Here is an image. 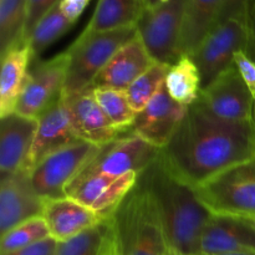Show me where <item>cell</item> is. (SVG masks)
I'll list each match as a JSON object with an SVG mask.
<instances>
[{
  "instance_id": "cell-1",
  "label": "cell",
  "mask_w": 255,
  "mask_h": 255,
  "mask_svg": "<svg viewBox=\"0 0 255 255\" xmlns=\"http://www.w3.org/2000/svg\"><path fill=\"white\" fill-rule=\"evenodd\" d=\"M167 168L197 187L224 169L255 157V124L228 121L202 102L188 107L174 136L159 151Z\"/></svg>"
},
{
  "instance_id": "cell-2",
  "label": "cell",
  "mask_w": 255,
  "mask_h": 255,
  "mask_svg": "<svg viewBox=\"0 0 255 255\" xmlns=\"http://www.w3.org/2000/svg\"><path fill=\"white\" fill-rule=\"evenodd\" d=\"M153 202L174 255H201V241L212 213L194 187L174 176L157 157L138 177Z\"/></svg>"
},
{
  "instance_id": "cell-3",
  "label": "cell",
  "mask_w": 255,
  "mask_h": 255,
  "mask_svg": "<svg viewBox=\"0 0 255 255\" xmlns=\"http://www.w3.org/2000/svg\"><path fill=\"white\" fill-rule=\"evenodd\" d=\"M111 219L119 255H174L156 207L138 182Z\"/></svg>"
},
{
  "instance_id": "cell-4",
  "label": "cell",
  "mask_w": 255,
  "mask_h": 255,
  "mask_svg": "<svg viewBox=\"0 0 255 255\" xmlns=\"http://www.w3.org/2000/svg\"><path fill=\"white\" fill-rule=\"evenodd\" d=\"M136 34V26L109 31L84 30L66 50L69 64L62 96L77 94L91 87L94 80L111 57Z\"/></svg>"
},
{
  "instance_id": "cell-5",
  "label": "cell",
  "mask_w": 255,
  "mask_h": 255,
  "mask_svg": "<svg viewBox=\"0 0 255 255\" xmlns=\"http://www.w3.org/2000/svg\"><path fill=\"white\" fill-rule=\"evenodd\" d=\"M194 189L211 213L254 218L255 157L224 169Z\"/></svg>"
},
{
  "instance_id": "cell-6",
  "label": "cell",
  "mask_w": 255,
  "mask_h": 255,
  "mask_svg": "<svg viewBox=\"0 0 255 255\" xmlns=\"http://www.w3.org/2000/svg\"><path fill=\"white\" fill-rule=\"evenodd\" d=\"M187 0H163L146 7L137 21V34L156 62L173 65L181 57L179 39Z\"/></svg>"
},
{
  "instance_id": "cell-7",
  "label": "cell",
  "mask_w": 255,
  "mask_h": 255,
  "mask_svg": "<svg viewBox=\"0 0 255 255\" xmlns=\"http://www.w3.org/2000/svg\"><path fill=\"white\" fill-rule=\"evenodd\" d=\"M101 147L77 141L42 159L29 172L30 182L44 201L66 197L67 184L87 166Z\"/></svg>"
},
{
  "instance_id": "cell-8",
  "label": "cell",
  "mask_w": 255,
  "mask_h": 255,
  "mask_svg": "<svg viewBox=\"0 0 255 255\" xmlns=\"http://www.w3.org/2000/svg\"><path fill=\"white\" fill-rule=\"evenodd\" d=\"M139 174L129 172L121 177L106 176L85 167L69 184L65 193L94 211L101 219L111 218L112 214L133 189Z\"/></svg>"
},
{
  "instance_id": "cell-9",
  "label": "cell",
  "mask_w": 255,
  "mask_h": 255,
  "mask_svg": "<svg viewBox=\"0 0 255 255\" xmlns=\"http://www.w3.org/2000/svg\"><path fill=\"white\" fill-rule=\"evenodd\" d=\"M246 21L231 19L217 25L191 55L201 74L202 90L234 64V55L246 51Z\"/></svg>"
},
{
  "instance_id": "cell-10",
  "label": "cell",
  "mask_w": 255,
  "mask_h": 255,
  "mask_svg": "<svg viewBox=\"0 0 255 255\" xmlns=\"http://www.w3.org/2000/svg\"><path fill=\"white\" fill-rule=\"evenodd\" d=\"M67 64L66 51L35 64L30 69L26 86L17 101L15 112L37 120L60 101L66 81Z\"/></svg>"
},
{
  "instance_id": "cell-11",
  "label": "cell",
  "mask_w": 255,
  "mask_h": 255,
  "mask_svg": "<svg viewBox=\"0 0 255 255\" xmlns=\"http://www.w3.org/2000/svg\"><path fill=\"white\" fill-rule=\"evenodd\" d=\"M199 102L212 114L228 121L254 120V101L236 62L209 86L202 90Z\"/></svg>"
},
{
  "instance_id": "cell-12",
  "label": "cell",
  "mask_w": 255,
  "mask_h": 255,
  "mask_svg": "<svg viewBox=\"0 0 255 255\" xmlns=\"http://www.w3.org/2000/svg\"><path fill=\"white\" fill-rule=\"evenodd\" d=\"M158 156V148L131 131L102 146L86 168L111 177H121L129 172L141 174Z\"/></svg>"
},
{
  "instance_id": "cell-13",
  "label": "cell",
  "mask_w": 255,
  "mask_h": 255,
  "mask_svg": "<svg viewBox=\"0 0 255 255\" xmlns=\"http://www.w3.org/2000/svg\"><path fill=\"white\" fill-rule=\"evenodd\" d=\"M187 111L188 107L174 101L163 85L156 96L137 112L131 131L161 151L181 126Z\"/></svg>"
},
{
  "instance_id": "cell-14",
  "label": "cell",
  "mask_w": 255,
  "mask_h": 255,
  "mask_svg": "<svg viewBox=\"0 0 255 255\" xmlns=\"http://www.w3.org/2000/svg\"><path fill=\"white\" fill-rule=\"evenodd\" d=\"M70 122L82 141L102 147L126 133L112 125L104 110L97 104L91 87L77 94L62 96Z\"/></svg>"
},
{
  "instance_id": "cell-15",
  "label": "cell",
  "mask_w": 255,
  "mask_h": 255,
  "mask_svg": "<svg viewBox=\"0 0 255 255\" xmlns=\"http://www.w3.org/2000/svg\"><path fill=\"white\" fill-rule=\"evenodd\" d=\"M44 202L32 188L29 172L25 169L1 177L0 233L4 234L22 222L41 217Z\"/></svg>"
},
{
  "instance_id": "cell-16",
  "label": "cell",
  "mask_w": 255,
  "mask_h": 255,
  "mask_svg": "<svg viewBox=\"0 0 255 255\" xmlns=\"http://www.w3.org/2000/svg\"><path fill=\"white\" fill-rule=\"evenodd\" d=\"M255 252V227L249 219L213 214L202 234L201 255Z\"/></svg>"
},
{
  "instance_id": "cell-17",
  "label": "cell",
  "mask_w": 255,
  "mask_h": 255,
  "mask_svg": "<svg viewBox=\"0 0 255 255\" xmlns=\"http://www.w3.org/2000/svg\"><path fill=\"white\" fill-rule=\"evenodd\" d=\"M36 133L31 149L25 162V171L30 172L37 163L46 158L54 152L70 146L77 141H82L77 137L69 114L65 107L64 100L57 101L52 107H50L44 115L37 119Z\"/></svg>"
},
{
  "instance_id": "cell-18",
  "label": "cell",
  "mask_w": 255,
  "mask_h": 255,
  "mask_svg": "<svg viewBox=\"0 0 255 255\" xmlns=\"http://www.w3.org/2000/svg\"><path fill=\"white\" fill-rule=\"evenodd\" d=\"M154 62L142 39L136 34L111 57L94 80L91 87H109L126 91Z\"/></svg>"
},
{
  "instance_id": "cell-19",
  "label": "cell",
  "mask_w": 255,
  "mask_h": 255,
  "mask_svg": "<svg viewBox=\"0 0 255 255\" xmlns=\"http://www.w3.org/2000/svg\"><path fill=\"white\" fill-rule=\"evenodd\" d=\"M36 119L17 112L0 117V171L1 177L24 168L37 129Z\"/></svg>"
},
{
  "instance_id": "cell-20",
  "label": "cell",
  "mask_w": 255,
  "mask_h": 255,
  "mask_svg": "<svg viewBox=\"0 0 255 255\" xmlns=\"http://www.w3.org/2000/svg\"><path fill=\"white\" fill-rule=\"evenodd\" d=\"M41 217L57 242L72 238L102 221L94 211L69 197L45 201Z\"/></svg>"
},
{
  "instance_id": "cell-21",
  "label": "cell",
  "mask_w": 255,
  "mask_h": 255,
  "mask_svg": "<svg viewBox=\"0 0 255 255\" xmlns=\"http://www.w3.org/2000/svg\"><path fill=\"white\" fill-rule=\"evenodd\" d=\"M34 55L27 42L15 45L1 55L0 74V117L15 112L17 101L29 79Z\"/></svg>"
},
{
  "instance_id": "cell-22",
  "label": "cell",
  "mask_w": 255,
  "mask_h": 255,
  "mask_svg": "<svg viewBox=\"0 0 255 255\" xmlns=\"http://www.w3.org/2000/svg\"><path fill=\"white\" fill-rule=\"evenodd\" d=\"M221 0H187L182 22L179 55L191 56L217 26Z\"/></svg>"
},
{
  "instance_id": "cell-23",
  "label": "cell",
  "mask_w": 255,
  "mask_h": 255,
  "mask_svg": "<svg viewBox=\"0 0 255 255\" xmlns=\"http://www.w3.org/2000/svg\"><path fill=\"white\" fill-rule=\"evenodd\" d=\"M144 9V0H99L94 15L85 30L109 31L136 26Z\"/></svg>"
},
{
  "instance_id": "cell-24",
  "label": "cell",
  "mask_w": 255,
  "mask_h": 255,
  "mask_svg": "<svg viewBox=\"0 0 255 255\" xmlns=\"http://www.w3.org/2000/svg\"><path fill=\"white\" fill-rule=\"evenodd\" d=\"M114 246L112 219L107 218L72 238L57 242L55 255H106Z\"/></svg>"
},
{
  "instance_id": "cell-25",
  "label": "cell",
  "mask_w": 255,
  "mask_h": 255,
  "mask_svg": "<svg viewBox=\"0 0 255 255\" xmlns=\"http://www.w3.org/2000/svg\"><path fill=\"white\" fill-rule=\"evenodd\" d=\"M164 86L172 99L183 106L189 107L198 101L202 91L201 74L191 56L183 55L169 66Z\"/></svg>"
},
{
  "instance_id": "cell-26",
  "label": "cell",
  "mask_w": 255,
  "mask_h": 255,
  "mask_svg": "<svg viewBox=\"0 0 255 255\" xmlns=\"http://www.w3.org/2000/svg\"><path fill=\"white\" fill-rule=\"evenodd\" d=\"M97 104L110 121L122 133L131 132L136 112L132 109L126 91L109 87H91Z\"/></svg>"
},
{
  "instance_id": "cell-27",
  "label": "cell",
  "mask_w": 255,
  "mask_h": 255,
  "mask_svg": "<svg viewBox=\"0 0 255 255\" xmlns=\"http://www.w3.org/2000/svg\"><path fill=\"white\" fill-rule=\"evenodd\" d=\"M27 0H0V51L1 55L24 42Z\"/></svg>"
},
{
  "instance_id": "cell-28",
  "label": "cell",
  "mask_w": 255,
  "mask_h": 255,
  "mask_svg": "<svg viewBox=\"0 0 255 255\" xmlns=\"http://www.w3.org/2000/svg\"><path fill=\"white\" fill-rule=\"evenodd\" d=\"M74 26L70 20L65 17L60 10L59 4L55 5L41 20L36 24L30 34L27 44L31 47L34 59L41 55L55 41L64 36Z\"/></svg>"
},
{
  "instance_id": "cell-29",
  "label": "cell",
  "mask_w": 255,
  "mask_h": 255,
  "mask_svg": "<svg viewBox=\"0 0 255 255\" xmlns=\"http://www.w3.org/2000/svg\"><path fill=\"white\" fill-rule=\"evenodd\" d=\"M169 65L154 62L143 75L138 77L128 89L126 90L127 99L133 111L139 112L162 89L166 82Z\"/></svg>"
},
{
  "instance_id": "cell-30",
  "label": "cell",
  "mask_w": 255,
  "mask_h": 255,
  "mask_svg": "<svg viewBox=\"0 0 255 255\" xmlns=\"http://www.w3.org/2000/svg\"><path fill=\"white\" fill-rule=\"evenodd\" d=\"M50 236L49 228L42 217H35L19 226L14 227L6 233L1 234L0 241V255L11 253L17 249L37 243Z\"/></svg>"
},
{
  "instance_id": "cell-31",
  "label": "cell",
  "mask_w": 255,
  "mask_h": 255,
  "mask_svg": "<svg viewBox=\"0 0 255 255\" xmlns=\"http://www.w3.org/2000/svg\"><path fill=\"white\" fill-rule=\"evenodd\" d=\"M61 0H27L26 1V20L24 27V42H27L30 34L36 26L37 22Z\"/></svg>"
},
{
  "instance_id": "cell-32",
  "label": "cell",
  "mask_w": 255,
  "mask_h": 255,
  "mask_svg": "<svg viewBox=\"0 0 255 255\" xmlns=\"http://www.w3.org/2000/svg\"><path fill=\"white\" fill-rule=\"evenodd\" d=\"M249 4L251 0H221L218 24L231 19H241L246 21Z\"/></svg>"
},
{
  "instance_id": "cell-33",
  "label": "cell",
  "mask_w": 255,
  "mask_h": 255,
  "mask_svg": "<svg viewBox=\"0 0 255 255\" xmlns=\"http://www.w3.org/2000/svg\"><path fill=\"white\" fill-rule=\"evenodd\" d=\"M234 62L241 71L242 77L253 97L255 115V62L252 61L244 51H239L234 55Z\"/></svg>"
},
{
  "instance_id": "cell-34",
  "label": "cell",
  "mask_w": 255,
  "mask_h": 255,
  "mask_svg": "<svg viewBox=\"0 0 255 255\" xmlns=\"http://www.w3.org/2000/svg\"><path fill=\"white\" fill-rule=\"evenodd\" d=\"M57 248V241L52 237L42 239L37 243L27 246L25 248L17 249L11 253L1 254V255H55Z\"/></svg>"
},
{
  "instance_id": "cell-35",
  "label": "cell",
  "mask_w": 255,
  "mask_h": 255,
  "mask_svg": "<svg viewBox=\"0 0 255 255\" xmlns=\"http://www.w3.org/2000/svg\"><path fill=\"white\" fill-rule=\"evenodd\" d=\"M247 46L246 54L252 61L255 62V0H251L248 11L246 15Z\"/></svg>"
},
{
  "instance_id": "cell-36",
  "label": "cell",
  "mask_w": 255,
  "mask_h": 255,
  "mask_svg": "<svg viewBox=\"0 0 255 255\" xmlns=\"http://www.w3.org/2000/svg\"><path fill=\"white\" fill-rule=\"evenodd\" d=\"M90 0H61L59 2L60 10L67 20L75 24L89 5Z\"/></svg>"
},
{
  "instance_id": "cell-37",
  "label": "cell",
  "mask_w": 255,
  "mask_h": 255,
  "mask_svg": "<svg viewBox=\"0 0 255 255\" xmlns=\"http://www.w3.org/2000/svg\"><path fill=\"white\" fill-rule=\"evenodd\" d=\"M144 1H146V7H152L154 5L159 4L161 1H163V0H144Z\"/></svg>"
},
{
  "instance_id": "cell-38",
  "label": "cell",
  "mask_w": 255,
  "mask_h": 255,
  "mask_svg": "<svg viewBox=\"0 0 255 255\" xmlns=\"http://www.w3.org/2000/svg\"><path fill=\"white\" fill-rule=\"evenodd\" d=\"M106 255H119V254H117V252H116V248H115V246H114V248H112L111 251H110L109 253H107Z\"/></svg>"
},
{
  "instance_id": "cell-39",
  "label": "cell",
  "mask_w": 255,
  "mask_h": 255,
  "mask_svg": "<svg viewBox=\"0 0 255 255\" xmlns=\"http://www.w3.org/2000/svg\"><path fill=\"white\" fill-rule=\"evenodd\" d=\"M226 255H255V252H251V253H237V254H226Z\"/></svg>"
},
{
  "instance_id": "cell-40",
  "label": "cell",
  "mask_w": 255,
  "mask_h": 255,
  "mask_svg": "<svg viewBox=\"0 0 255 255\" xmlns=\"http://www.w3.org/2000/svg\"><path fill=\"white\" fill-rule=\"evenodd\" d=\"M247 219H248V218H247ZM249 221H251L252 223H253V226L255 227V217H254V218H249Z\"/></svg>"
},
{
  "instance_id": "cell-41",
  "label": "cell",
  "mask_w": 255,
  "mask_h": 255,
  "mask_svg": "<svg viewBox=\"0 0 255 255\" xmlns=\"http://www.w3.org/2000/svg\"><path fill=\"white\" fill-rule=\"evenodd\" d=\"M254 124H255V115H254Z\"/></svg>"
}]
</instances>
